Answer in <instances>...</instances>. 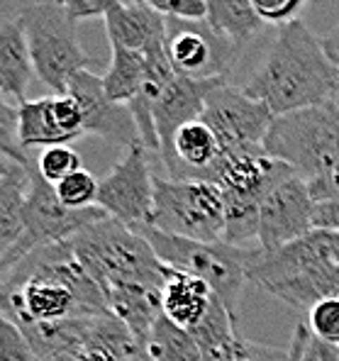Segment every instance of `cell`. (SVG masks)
<instances>
[{
    "label": "cell",
    "mask_w": 339,
    "mask_h": 361,
    "mask_svg": "<svg viewBox=\"0 0 339 361\" xmlns=\"http://www.w3.org/2000/svg\"><path fill=\"white\" fill-rule=\"evenodd\" d=\"M0 312L20 330H27L110 310L98 283L66 240L35 249L0 274Z\"/></svg>",
    "instance_id": "6da1fadb"
},
{
    "label": "cell",
    "mask_w": 339,
    "mask_h": 361,
    "mask_svg": "<svg viewBox=\"0 0 339 361\" xmlns=\"http://www.w3.org/2000/svg\"><path fill=\"white\" fill-rule=\"evenodd\" d=\"M242 90L278 118L312 105L335 103L339 66L332 63L322 42L308 25L303 20H293L281 25L266 59Z\"/></svg>",
    "instance_id": "7a4b0ae2"
},
{
    "label": "cell",
    "mask_w": 339,
    "mask_h": 361,
    "mask_svg": "<svg viewBox=\"0 0 339 361\" xmlns=\"http://www.w3.org/2000/svg\"><path fill=\"white\" fill-rule=\"evenodd\" d=\"M68 242L83 269L98 283L103 298L132 288L164 290L166 264H161L144 235L123 222L103 217Z\"/></svg>",
    "instance_id": "3957f363"
},
{
    "label": "cell",
    "mask_w": 339,
    "mask_h": 361,
    "mask_svg": "<svg viewBox=\"0 0 339 361\" xmlns=\"http://www.w3.org/2000/svg\"><path fill=\"white\" fill-rule=\"evenodd\" d=\"M140 235L154 247L156 257L168 269L183 271V274L198 276L200 281L213 288V293L222 300V305L237 317L242 293L249 283V271L264 257L261 247H237L227 242H198L173 237L159 232L149 225L137 227Z\"/></svg>",
    "instance_id": "277c9868"
},
{
    "label": "cell",
    "mask_w": 339,
    "mask_h": 361,
    "mask_svg": "<svg viewBox=\"0 0 339 361\" xmlns=\"http://www.w3.org/2000/svg\"><path fill=\"white\" fill-rule=\"evenodd\" d=\"M264 152L312 180L339 169V105L325 103L273 118Z\"/></svg>",
    "instance_id": "5b68a950"
},
{
    "label": "cell",
    "mask_w": 339,
    "mask_h": 361,
    "mask_svg": "<svg viewBox=\"0 0 339 361\" xmlns=\"http://www.w3.org/2000/svg\"><path fill=\"white\" fill-rule=\"evenodd\" d=\"M27 35L35 73L54 95H68V81L73 73L93 66V59L83 51L76 35V20L63 5L51 0L25 8L18 15Z\"/></svg>",
    "instance_id": "8992f818"
},
{
    "label": "cell",
    "mask_w": 339,
    "mask_h": 361,
    "mask_svg": "<svg viewBox=\"0 0 339 361\" xmlns=\"http://www.w3.org/2000/svg\"><path fill=\"white\" fill-rule=\"evenodd\" d=\"M149 227L198 242H225V195L200 178L154 176V212Z\"/></svg>",
    "instance_id": "52a82bcc"
},
{
    "label": "cell",
    "mask_w": 339,
    "mask_h": 361,
    "mask_svg": "<svg viewBox=\"0 0 339 361\" xmlns=\"http://www.w3.org/2000/svg\"><path fill=\"white\" fill-rule=\"evenodd\" d=\"M30 188L27 198H25V232L20 237V242L15 244V249L10 252V257L5 259V264L0 267V274L8 271L10 267L25 259L30 252L47 244L66 242L73 235H78L81 230H86L88 225L108 217V212L103 208H88V210H71L59 200L56 188L44 180L39 173L37 164L30 161Z\"/></svg>",
    "instance_id": "ba28073f"
},
{
    "label": "cell",
    "mask_w": 339,
    "mask_h": 361,
    "mask_svg": "<svg viewBox=\"0 0 339 361\" xmlns=\"http://www.w3.org/2000/svg\"><path fill=\"white\" fill-rule=\"evenodd\" d=\"M95 205L132 230L149 225L154 212V173L149 169V149L144 145L127 149L113 171L100 180Z\"/></svg>",
    "instance_id": "9c48e42d"
},
{
    "label": "cell",
    "mask_w": 339,
    "mask_h": 361,
    "mask_svg": "<svg viewBox=\"0 0 339 361\" xmlns=\"http://www.w3.org/2000/svg\"><path fill=\"white\" fill-rule=\"evenodd\" d=\"M276 115L242 88L222 83L205 100L203 120L213 130L222 152L264 149V140Z\"/></svg>",
    "instance_id": "30bf717a"
},
{
    "label": "cell",
    "mask_w": 339,
    "mask_h": 361,
    "mask_svg": "<svg viewBox=\"0 0 339 361\" xmlns=\"http://www.w3.org/2000/svg\"><path fill=\"white\" fill-rule=\"evenodd\" d=\"M164 47H166V56L173 71L190 78L227 76L240 54V49L220 39L208 25L173 18H168Z\"/></svg>",
    "instance_id": "8fae6325"
},
{
    "label": "cell",
    "mask_w": 339,
    "mask_h": 361,
    "mask_svg": "<svg viewBox=\"0 0 339 361\" xmlns=\"http://www.w3.org/2000/svg\"><path fill=\"white\" fill-rule=\"evenodd\" d=\"M290 176H298V173L288 164L269 157L264 149H242L222 152L203 180L220 185L222 195L261 205L264 198Z\"/></svg>",
    "instance_id": "7c38bea8"
},
{
    "label": "cell",
    "mask_w": 339,
    "mask_h": 361,
    "mask_svg": "<svg viewBox=\"0 0 339 361\" xmlns=\"http://www.w3.org/2000/svg\"><path fill=\"white\" fill-rule=\"evenodd\" d=\"M315 200L310 195L308 180L290 176L278 183L264 198L259 212V247L266 254L278 252L285 244L300 240L312 232Z\"/></svg>",
    "instance_id": "4fadbf2b"
},
{
    "label": "cell",
    "mask_w": 339,
    "mask_h": 361,
    "mask_svg": "<svg viewBox=\"0 0 339 361\" xmlns=\"http://www.w3.org/2000/svg\"><path fill=\"white\" fill-rule=\"evenodd\" d=\"M68 95L78 103L83 118V132L86 135L103 137V140L120 145L127 149L142 145L140 130L132 110L123 103L108 98L103 86V76H95L86 68L78 71L68 81Z\"/></svg>",
    "instance_id": "5bb4252c"
},
{
    "label": "cell",
    "mask_w": 339,
    "mask_h": 361,
    "mask_svg": "<svg viewBox=\"0 0 339 361\" xmlns=\"http://www.w3.org/2000/svg\"><path fill=\"white\" fill-rule=\"evenodd\" d=\"M222 83H227V76H215V78H190V76H176L164 86L161 93L154 98V103L149 105L152 118H154V127L159 135V157H164L171 149V142L176 137V132L183 125L193 120L203 118L205 100L215 88H220Z\"/></svg>",
    "instance_id": "9a60e30c"
},
{
    "label": "cell",
    "mask_w": 339,
    "mask_h": 361,
    "mask_svg": "<svg viewBox=\"0 0 339 361\" xmlns=\"http://www.w3.org/2000/svg\"><path fill=\"white\" fill-rule=\"evenodd\" d=\"M81 135H86L81 108L71 95H47L20 105V145L25 149L71 145Z\"/></svg>",
    "instance_id": "2e32d148"
},
{
    "label": "cell",
    "mask_w": 339,
    "mask_h": 361,
    "mask_svg": "<svg viewBox=\"0 0 339 361\" xmlns=\"http://www.w3.org/2000/svg\"><path fill=\"white\" fill-rule=\"evenodd\" d=\"M322 264H339L337 232L332 230H312L300 240L285 244L278 252H264V257L249 271V283L266 288L276 281L298 276L303 271L322 267Z\"/></svg>",
    "instance_id": "e0dca14e"
},
{
    "label": "cell",
    "mask_w": 339,
    "mask_h": 361,
    "mask_svg": "<svg viewBox=\"0 0 339 361\" xmlns=\"http://www.w3.org/2000/svg\"><path fill=\"white\" fill-rule=\"evenodd\" d=\"M168 18L159 15L144 3H125L118 0L105 15V32L110 47H123L132 51H149L152 47L166 42Z\"/></svg>",
    "instance_id": "ac0fdd59"
},
{
    "label": "cell",
    "mask_w": 339,
    "mask_h": 361,
    "mask_svg": "<svg viewBox=\"0 0 339 361\" xmlns=\"http://www.w3.org/2000/svg\"><path fill=\"white\" fill-rule=\"evenodd\" d=\"M213 300L215 293L205 281H200L198 276L166 267V283H164L161 290V310L173 325L190 332L203 322Z\"/></svg>",
    "instance_id": "d6986e66"
},
{
    "label": "cell",
    "mask_w": 339,
    "mask_h": 361,
    "mask_svg": "<svg viewBox=\"0 0 339 361\" xmlns=\"http://www.w3.org/2000/svg\"><path fill=\"white\" fill-rule=\"evenodd\" d=\"M35 63H32L30 44L20 18L0 25V90L18 105H23L27 95Z\"/></svg>",
    "instance_id": "ffe728a7"
},
{
    "label": "cell",
    "mask_w": 339,
    "mask_h": 361,
    "mask_svg": "<svg viewBox=\"0 0 339 361\" xmlns=\"http://www.w3.org/2000/svg\"><path fill=\"white\" fill-rule=\"evenodd\" d=\"M264 290L276 295L278 300L288 302L290 307L310 310L320 300L339 295V264H322V267L303 271L298 276L276 281Z\"/></svg>",
    "instance_id": "44dd1931"
},
{
    "label": "cell",
    "mask_w": 339,
    "mask_h": 361,
    "mask_svg": "<svg viewBox=\"0 0 339 361\" xmlns=\"http://www.w3.org/2000/svg\"><path fill=\"white\" fill-rule=\"evenodd\" d=\"M205 25L235 49L247 47L266 25L249 0H205Z\"/></svg>",
    "instance_id": "7402d4cb"
},
{
    "label": "cell",
    "mask_w": 339,
    "mask_h": 361,
    "mask_svg": "<svg viewBox=\"0 0 339 361\" xmlns=\"http://www.w3.org/2000/svg\"><path fill=\"white\" fill-rule=\"evenodd\" d=\"M30 164H18L0 180V267L25 232V198L30 188Z\"/></svg>",
    "instance_id": "603a6c76"
},
{
    "label": "cell",
    "mask_w": 339,
    "mask_h": 361,
    "mask_svg": "<svg viewBox=\"0 0 339 361\" xmlns=\"http://www.w3.org/2000/svg\"><path fill=\"white\" fill-rule=\"evenodd\" d=\"M147 76H149L147 54L113 47V59H110V66L103 76V86L110 100L130 105L142 93Z\"/></svg>",
    "instance_id": "cb8c5ba5"
},
{
    "label": "cell",
    "mask_w": 339,
    "mask_h": 361,
    "mask_svg": "<svg viewBox=\"0 0 339 361\" xmlns=\"http://www.w3.org/2000/svg\"><path fill=\"white\" fill-rule=\"evenodd\" d=\"M147 354H149V361H203L193 334L173 325L166 315L156 320L149 342H147Z\"/></svg>",
    "instance_id": "d4e9b609"
},
{
    "label": "cell",
    "mask_w": 339,
    "mask_h": 361,
    "mask_svg": "<svg viewBox=\"0 0 339 361\" xmlns=\"http://www.w3.org/2000/svg\"><path fill=\"white\" fill-rule=\"evenodd\" d=\"M0 154L18 164H30L27 149L20 145V105L0 90Z\"/></svg>",
    "instance_id": "484cf974"
},
{
    "label": "cell",
    "mask_w": 339,
    "mask_h": 361,
    "mask_svg": "<svg viewBox=\"0 0 339 361\" xmlns=\"http://www.w3.org/2000/svg\"><path fill=\"white\" fill-rule=\"evenodd\" d=\"M98 185L100 180L93 176L91 171L81 169V171L71 173L68 178H63L61 183H56V195L66 208L71 210H88L95 208V200H98Z\"/></svg>",
    "instance_id": "4316f807"
},
{
    "label": "cell",
    "mask_w": 339,
    "mask_h": 361,
    "mask_svg": "<svg viewBox=\"0 0 339 361\" xmlns=\"http://www.w3.org/2000/svg\"><path fill=\"white\" fill-rule=\"evenodd\" d=\"M37 169L44 176V180H49L51 185L61 183L63 178H68L71 173L81 171L83 161L78 157L76 149H71L68 145H56V147H47L42 152L39 161H37Z\"/></svg>",
    "instance_id": "83f0119b"
},
{
    "label": "cell",
    "mask_w": 339,
    "mask_h": 361,
    "mask_svg": "<svg viewBox=\"0 0 339 361\" xmlns=\"http://www.w3.org/2000/svg\"><path fill=\"white\" fill-rule=\"evenodd\" d=\"M288 347H273V344H259L254 339L235 334L227 349L222 352L220 361H288Z\"/></svg>",
    "instance_id": "f1b7e54d"
},
{
    "label": "cell",
    "mask_w": 339,
    "mask_h": 361,
    "mask_svg": "<svg viewBox=\"0 0 339 361\" xmlns=\"http://www.w3.org/2000/svg\"><path fill=\"white\" fill-rule=\"evenodd\" d=\"M0 361H39L25 332L0 312Z\"/></svg>",
    "instance_id": "f546056e"
},
{
    "label": "cell",
    "mask_w": 339,
    "mask_h": 361,
    "mask_svg": "<svg viewBox=\"0 0 339 361\" xmlns=\"http://www.w3.org/2000/svg\"><path fill=\"white\" fill-rule=\"evenodd\" d=\"M308 327L315 337L339 344V295L325 298L308 310Z\"/></svg>",
    "instance_id": "4dcf8cb0"
},
{
    "label": "cell",
    "mask_w": 339,
    "mask_h": 361,
    "mask_svg": "<svg viewBox=\"0 0 339 361\" xmlns=\"http://www.w3.org/2000/svg\"><path fill=\"white\" fill-rule=\"evenodd\" d=\"M142 3L149 5L152 10H156L164 18H173V20L203 23L205 15H208L205 0H142Z\"/></svg>",
    "instance_id": "1f68e13d"
},
{
    "label": "cell",
    "mask_w": 339,
    "mask_h": 361,
    "mask_svg": "<svg viewBox=\"0 0 339 361\" xmlns=\"http://www.w3.org/2000/svg\"><path fill=\"white\" fill-rule=\"evenodd\" d=\"M249 3L264 23L288 25L298 20V13L308 5V0H249Z\"/></svg>",
    "instance_id": "d6a6232c"
},
{
    "label": "cell",
    "mask_w": 339,
    "mask_h": 361,
    "mask_svg": "<svg viewBox=\"0 0 339 361\" xmlns=\"http://www.w3.org/2000/svg\"><path fill=\"white\" fill-rule=\"evenodd\" d=\"M118 0H68L66 10L73 20H88V18H100V15H108L113 10V5Z\"/></svg>",
    "instance_id": "836d02e7"
},
{
    "label": "cell",
    "mask_w": 339,
    "mask_h": 361,
    "mask_svg": "<svg viewBox=\"0 0 339 361\" xmlns=\"http://www.w3.org/2000/svg\"><path fill=\"white\" fill-rule=\"evenodd\" d=\"M308 188H310V195H312V200H315V203L337 200L339 198V169L308 180Z\"/></svg>",
    "instance_id": "e575fe53"
},
{
    "label": "cell",
    "mask_w": 339,
    "mask_h": 361,
    "mask_svg": "<svg viewBox=\"0 0 339 361\" xmlns=\"http://www.w3.org/2000/svg\"><path fill=\"white\" fill-rule=\"evenodd\" d=\"M300 361H339V344H330L310 332L308 342L300 352Z\"/></svg>",
    "instance_id": "d590c367"
},
{
    "label": "cell",
    "mask_w": 339,
    "mask_h": 361,
    "mask_svg": "<svg viewBox=\"0 0 339 361\" xmlns=\"http://www.w3.org/2000/svg\"><path fill=\"white\" fill-rule=\"evenodd\" d=\"M308 337H310V327L305 325V322H298L293 330V337H290V344H288V349H290L288 361H300V352H303Z\"/></svg>",
    "instance_id": "8d00e7d4"
},
{
    "label": "cell",
    "mask_w": 339,
    "mask_h": 361,
    "mask_svg": "<svg viewBox=\"0 0 339 361\" xmlns=\"http://www.w3.org/2000/svg\"><path fill=\"white\" fill-rule=\"evenodd\" d=\"M320 42H322V47H325L327 56L332 59V63H335V66H339V23L330 32H327V35L322 37Z\"/></svg>",
    "instance_id": "74e56055"
},
{
    "label": "cell",
    "mask_w": 339,
    "mask_h": 361,
    "mask_svg": "<svg viewBox=\"0 0 339 361\" xmlns=\"http://www.w3.org/2000/svg\"><path fill=\"white\" fill-rule=\"evenodd\" d=\"M15 166H18V161H13V159H10V157H5V154H0V180H3L5 176H10Z\"/></svg>",
    "instance_id": "f35d334b"
},
{
    "label": "cell",
    "mask_w": 339,
    "mask_h": 361,
    "mask_svg": "<svg viewBox=\"0 0 339 361\" xmlns=\"http://www.w3.org/2000/svg\"><path fill=\"white\" fill-rule=\"evenodd\" d=\"M42 361H76V357H73L71 352H61V354H51V357H47Z\"/></svg>",
    "instance_id": "ab89813d"
},
{
    "label": "cell",
    "mask_w": 339,
    "mask_h": 361,
    "mask_svg": "<svg viewBox=\"0 0 339 361\" xmlns=\"http://www.w3.org/2000/svg\"><path fill=\"white\" fill-rule=\"evenodd\" d=\"M51 3H56V5H63V8H66V5H68V0H51Z\"/></svg>",
    "instance_id": "60d3db41"
},
{
    "label": "cell",
    "mask_w": 339,
    "mask_h": 361,
    "mask_svg": "<svg viewBox=\"0 0 339 361\" xmlns=\"http://www.w3.org/2000/svg\"><path fill=\"white\" fill-rule=\"evenodd\" d=\"M337 257H339V230H337Z\"/></svg>",
    "instance_id": "b9f144b4"
},
{
    "label": "cell",
    "mask_w": 339,
    "mask_h": 361,
    "mask_svg": "<svg viewBox=\"0 0 339 361\" xmlns=\"http://www.w3.org/2000/svg\"><path fill=\"white\" fill-rule=\"evenodd\" d=\"M125 3H142V0H125Z\"/></svg>",
    "instance_id": "7bdbcfd3"
}]
</instances>
